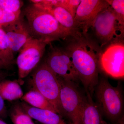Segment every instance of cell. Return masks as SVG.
I'll use <instances>...</instances> for the list:
<instances>
[{"mask_svg": "<svg viewBox=\"0 0 124 124\" xmlns=\"http://www.w3.org/2000/svg\"><path fill=\"white\" fill-rule=\"evenodd\" d=\"M66 49L70 55L78 79L91 96L99 82L101 48L87 35H82L72 38Z\"/></svg>", "mask_w": 124, "mask_h": 124, "instance_id": "1", "label": "cell"}, {"mask_svg": "<svg viewBox=\"0 0 124 124\" xmlns=\"http://www.w3.org/2000/svg\"><path fill=\"white\" fill-rule=\"evenodd\" d=\"M23 15V20L32 38L50 43L68 37L53 16L34 4L24 9Z\"/></svg>", "mask_w": 124, "mask_h": 124, "instance_id": "2", "label": "cell"}, {"mask_svg": "<svg viewBox=\"0 0 124 124\" xmlns=\"http://www.w3.org/2000/svg\"><path fill=\"white\" fill-rule=\"evenodd\" d=\"M96 87V104L101 113L112 121L117 122L123 116L124 98L120 84L115 87L102 78Z\"/></svg>", "mask_w": 124, "mask_h": 124, "instance_id": "3", "label": "cell"}, {"mask_svg": "<svg viewBox=\"0 0 124 124\" xmlns=\"http://www.w3.org/2000/svg\"><path fill=\"white\" fill-rule=\"evenodd\" d=\"M29 82L32 90L38 91L44 96L55 108L58 114L62 116L59 78L45 62L33 71Z\"/></svg>", "mask_w": 124, "mask_h": 124, "instance_id": "4", "label": "cell"}, {"mask_svg": "<svg viewBox=\"0 0 124 124\" xmlns=\"http://www.w3.org/2000/svg\"><path fill=\"white\" fill-rule=\"evenodd\" d=\"M93 28L100 48L117 41L123 40L124 24L120 21L109 5L95 18Z\"/></svg>", "mask_w": 124, "mask_h": 124, "instance_id": "5", "label": "cell"}, {"mask_svg": "<svg viewBox=\"0 0 124 124\" xmlns=\"http://www.w3.org/2000/svg\"><path fill=\"white\" fill-rule=\"evenodd\" d=\"M59 78L62 116L69 118L72 124H83V113L86 97H84L81 94L76 87L75 83Z\"/></svg>", "mask_w": 124, "mask_h": 124, "instance_id": "6", "label": "cell"}, {"mask_svg": "<svg viewBox=\"0 0 124 124\" xmlns=\"http://www.w3.org/2000/svg\"><path fill=\"white\" fill-rule=\"evenodd\" d=\"M49 44L32 38L27 41L20 49L16 60L19 80L27 77L38 65Z\"/></svg>", "mask_w": 124, "mask_h": 124, "instance_id": "7", "label": "cell"}, {"mask_svg": "<svg viewBox=\"0 0 124 124\" xmlns=\"http://www.w3.org/2000/svg\"><path fill=\"white\" fill-rule=\"evenodd\" d=\"M102 49L99 68L107 75L116 78L124 76V45L123 40L112 42Z\"/></svg>", "mask_w": 124, "mask_h": 124, "instance_id": "8", "label": "cell"}, {"mask_svg": "<svg viewBox=\"0 0 124 124\" xmlns=\"http://www.w3.org/2000/svg\"><path fill=\"white\" fill-rule=\"evenodd\" d=\"M45 62L60 79L75 83L78 76L70 55L66 50L52 47Z\"/></svg>", "mask_w": 124, "mask_h": 124, "instance_id": "9", "label": "cell"}, {"mask_svg": "<svg viewBox=\"0 0 124 124\" xmlns=\"http://www.w3.org/2000/svg\"><path fill=\"white\" fill-rule=\"evenodd\" d=\"M108 5L106 0H81L74 19L84 35H86L98 14Z\"/></svg>", "mask_w": 124, "mask_h": 124, "instance_id": "10", "label": "cell"}, {"mask_svg": "<svg viewBox=\"0 0 124 124\" xmlns=\"http://www.w3.org/2000/svg\"><path fill=\"white\" fill-rule=\"evenodd\" d=\"M1 28L6 33L10 47L14 54L20 50L27 41L32 38L21 16L15 22Z\"/></svg>", "mask_w": 124, "mask_h": 124, "instance_id": "11", "label": "cell"}, {"mask_svg": "<svg viewBox=\"0 0 124 124\" xmlns=\"http://www.w3.org/2000/svg\"><path fill=\"white\" fill-rule=\"evenodd\" d=\"M52 15L64 29L68 36L72 38L84 35L74 17L62 7L54 6L46 10Z\"/></svg>", "mask_w": 124, "mask_h": 124, "instance_id": "12", "label": "cell"}, {"mask_svg": "<svg viewBox=\"0 0 124 124\" xmlns=\"http://www.w3.org/2000/svg\"><path fill=\"white\" fill-rule=\"evenodd\" d=\"M24 110L32 119L43 124H68L61 116L52 111L35 108L24 102L20 104Z\"/></svg>", "mask_w": 124, "mask_h": 124, "instance_id": "13", "label": "cell"}, {"mask_svg": "<svg viewBox=\"0 0 124 124\" xmlns=\"http://www.w3.org/2000/svg\"><path fill=\"white\" fill-rule=\"evenodd\" d=\"M86 103L83 113V124H106L98 107L87 93Z\"/></svg>", "mask_w": 124, "mask_h": 124, "instance_id": "14", "label": "cell"}, {"mask_svg": "<svg viewBox=\"0 0 124 124\" xmlns=\"http://www.w3.org/2000/svg\"><path fill=\"white\" fill-rule=\"evenodd\" d=\"M22 99L24 102L35 108L49 110L58 113L54 106L44 96L36 90H32L23 96Z\"/></svg>", "mask_w": 124, "mask_h": 124, "instance_id": "15", "label": "cell"}, {"mask_svg": "<svg viewBox=\"0 0 124 124\" xmlns=\"http://www.w3.org/2000/svg\"><path fill=\"white\" fill-rule=\"evenodd\" d=\"M0 95L4 100L11 101L22 98L23 94L18 82L4 80L0 82Z\"/></svg>", "mask_w": 124, "mask_h": 124, "instance_id": "16", "label": "cell"}, {"mask_svg": "<svg viewBox=\"0 0 124 124\" xmlns=\"http://www.w3.org/2000/svg\"><path fill=\"white\" fill-rule=\"evenodd\" d=\"M0 61L10 66L14 63V54L11 51L4 31L0 28Z\"/></svg>", "mask_w": 124, "mask_h": 124, "instance_id": "17", "label": "cell"}, {"mask_svg": "<svg viewBox=\"0 0 124 124\" xmlns=\"http://www.w3.org/2000/svg\"><path fill=\"white\" fill-rule=\"evenodd\" d=\"M10 117L14 124H35L20 104H16L13 107L10 112Z\"/></svg>", "mask_w": 124, "mask_h": 124, "instance_id": "18", "label": "cell"}, {"mask_svg": "<svg viewBox=\"0 0 124 124\" xmlns=\"http://www.w3.org/2000/svg\"><path fill=\"white\" fill-rule=\"evenodd\" d=\"M23 5L22 1L19 0H0V7L3 10L12 12H21Z\"/></svg>", "mask_w": 124, "mask_h": 124, "instance_id": "19", "label": "cell"}, {"mask_svg": "<svg viewBox=\"0 0 124 124\" xmlns=\"http://www.w3.org/2000/svg\"><path fill=\"white\" fill-rule=\"evenodd\" d=\"M80 1L81 0H54V6L62 7L75 17L76 11Z\"/></svg>", "mask_w": 124, "mask_h": 124, "instance_id": "20", "label": "cell"}, {"mask_svg": "<svg viewBox=\"0 0 124 124\" xmlns=\"http://www.w3.org/2000/svg\"><path fill=\"white\" fill-rule=\"evenodd\" d=\"M21 12L14 13L2 10L0 13V28L11 24L20 17Z\"/></svg>", "mask_w": 124, "mask_h": 124, "instance_id": "21", "label": "cell"}, {"mask_svg": "<svg viewBox=\"0 0 124 124\" xmlns=\"http://www.w3.org/2000/svg\"><path fill=\"white\" fill-rule=\"evenodd\" d=\"M121 23L124 24V0H106Z\"/></svg>", "mask_w": 124, "mask_h": 124, "instance_id": "22", "label": "cell"}, {"mask_svg": "<svg viewBox=\"0 0 124 124\" xmlns=\"http://www.w3.org/2000/svg\"><path fill=\"white\" fill-rule=\"evenodd\" d=\"M7 115V108L5 105L4 100L0 95V117L5 118Z\"/></svg>", "mask_w": 124, "mask_h": 124, "instance_id": "23", "label": "cell"}, {"mask_svg": "<svg viewBox=\"0 0 124 124\" xmlns=\"http://www.w3.org/2000/svg\"><path fill=\"white\" fill-rule=\"evenodd\" d=\"M9 76V73L8 72L0 69V82L4 80L6 78Z\"/></svg>", "mask_w": 124, "mask_h": 124, "instance_id": "24", "label": "cell"}, {"mask_svg": "<svg viewBox=\"0 0 124 124\" xmlns=\"http://www.w3.org/2000/svg\"><path fill=\"white\" fill-rule=\"evenodd\" d=\"M9 67L8 66L4 63L3 62L0 61V69H6Z\"/></svg>", "mask_w": 124, "mask_h": 124, "instance_id": "25", "label": "cell"}, {"mask_svg": "<svg viewBox=\"0 0 124 124\" xmlns=\"http://www.w3.org/2000/svg\"><path fill=\"white\" fill-rule=\"evenodd\" d=\"M117 124H124V116H123L118 121Z\"/></svg>", "mask_w": 124, "mask_h": 124, "instance_id": "26", "label": "cell"}, {"mask_svg": "<svg viewBox=\"0 0 124 124\" xmlns=\"http://www.w3.org/2000/svg\"><path fill=\"white\" fill-rule=\"evenodd\" d=\"M0 124H8L0 118Z\"/></svg>", "mask_w": 124, "mask_h": 124, "instance_id": "27", "label": "cell"}, {"mask_svg": "<svg viewBox=\"0 0 124 124\" xmlns=\"http://www.w3.org/2000/svg\"><path fill=\"white\" fill-rule=\"evenodd\" d=\"M2 9H1V8H0V13L1 12V11H2Z\"/></svg>", "mask_w": 124, "mask_h": 124, "instance_id": "28", "label": "cell"}]
</instances>
